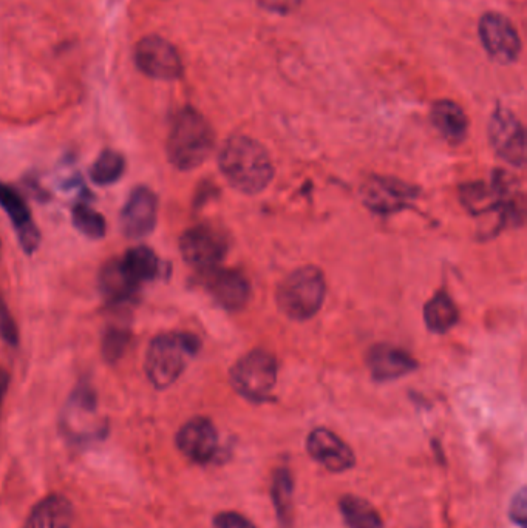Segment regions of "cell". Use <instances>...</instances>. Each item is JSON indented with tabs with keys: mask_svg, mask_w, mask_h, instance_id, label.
<instances>
[{
	"mask_svg": "<svg viewBox=\"0 0 527 528\" xmlns=\"http://www.w3.org/2000/svg\"><path fill=\"white\" fill-rule=\"evenodd\" d=\"M73 224L85 237L101 240L106 235L107 224L104 217L87 204H76L72 210Z\"/></svg>",
	"mask_w": 527,
	"mask_h": 528,
	"instance_id": "25",
	"label": "cell"
},
{
	"mask_svg": "<svg viewBox=\"0 0 527 528\" xmlns=\"http://www.w3.org/2000/svg\"><path fill=\"white\" fill-rule=\"evenodd\" d=\"M99 288L109 302L123 303L133 297L140 285L130 278L121 260H113L102 268Z\"/></svg>",
	"mask_w": 527,
	"mask_h": 528,
	"instance_id": "19",
	"label": "cell"
},
{
	"mask_svg": "<svg viewBox=\"0 0 527 528\" xmlns=\"http://www.w3.org/2000/svg\"><path fill=\"white\" fill-rule=\"evenodd\" d=\"M509 515L515 524L521 525V527L526 524V491H524V488H521L517 495L514 496V499H512Z\"/></svg>",
	"mask_w": 527,
	"mask_h": 528,
	"instance_id": "28",
	"label": "cell"
},
{
	"mask_svg": "<svg viewBox=\"0 0 527 528\" xmlns=\"http://www.w3.org/2000/svg\"><path fill=\"white\" fill-rule=\"evenodd\" d=\"M0 207L7 212L11 223L16 227L17 238L27 254H33L39 246L38 227L31 218L30 207L24 197L8 184L0 183Z\"/></svg>",
	"mask_w": 527,
	"mask_h": 528,
	"instance_id": "14",
	"label": "cell"
},
{
	"mask_svg": "<svg viewBox=\"0 0 527 528\" xmlns=\"http://www.w3.org/2000/svg\"><path fill=\"white\" fill-rule=\"evenodd\" d=\"M480 38L490 58L501 64L517 61L521 51L520 36L514 24L503 14L487 13L483 16Z\"/></svg>",
	"mask_w": 527,
	"mask_h": 528,
	"instance_id": "10",
	"label": "cell"
},
{
	"mask_svg": "<svg viewBox=\"0 0 527 528\" xmlns=\"http://www.w3.org/2000/svg\"><path fill=\"white\" fill-rule=\"evenodd\" d=\"M489 139L493 150L506 163L523 167L526 163V135L514 113L507 109L495 110L489 122Z\"/></svg>",
	"mask_w": 527,
	"mask_h": 528,
	"instance_id": "8",
	"label": "cell"
},
{
	"mask_svg": "<svg viewBox=\"0 0 527 528\" xmlns=\"http://www.w3.org/2000/svg\"><path fill=\"white\" fill-rule=\"evenodd\" d=\"M432 121L442 138L450 143H461L466 138L469 122L464 110L455 102H436L432 109Z\"/></svg>",
	"mask_w": 527,
	"mask_h": 528,
	"instance_id": "18",
	"label": "cell"
},
{
	"mask_svg": "<svg viewBox=\"0 0 527 528\" xmlns=\"http://www.w3.org/2000/svg\"><path fill=\"white\" fill-rule=\"evenodd\" d=\"M8 385H10V376L2 366H0V400L4 399L5 393H7Z\"/></svg>",
	"mask_w": 527,
	"mask_h": 528,
	"instance_id": "31",
	"label": "cell"
},
{
	"mask_svg": "<svg viewBox=\"0 0 527 528\" xmlns=\"http://www.w3.org/2000/svg\"><path fill=\"white\" fill-rule=\"evenodd\" d=\"M362 200L376 214L390 215L407 209L415 201V187L388 176H370L361 189Z\"/></svg>",
	"mask_w": 527,
	"mask_h": 528,
	"instance_id": "9",
	"label": "cell"
},
{
	"mask_svg": "<svg viewBox=\"0 0 527 528\" xmlns=\"http://www.w3.org/2000/svg\"><path fill=\"white\" fill-rule=\"evenodd\" d=\"M277 382V362L268 351H251L231 369V383L251 402L268 399Z\"/></svg>",
	"mask_w": 527,
	"mask_h": 528,
	"instance_id": "5",
	"label": "cell"
},
{
	"mask_svg": "<svg viewBox=\"0 0 527 528\" xmlns=\"http://www.w3.org/2000/svg\"><path fill=\"white\" fill-rule=\"evenodd\" d=\"M200 351V340L186 332H170L155 337L146 354V376L157 390L174 385L186 369L187 362Z\"/></svg>",
	"mask_w": 527,
	"mask_h": 528,
	"instance_id": "3",
	"label": "cell"
},
{
	"mask_svg": "<svg viewBox=\"0 0 527 528\" xmlns=\"http://www.w3.org/2000/svg\"><path fill=\"white\" fill-rule=\"evenodd\" d=\"M215 528H255V525L245 516L235 512L218 513L214 518Z\"/></svg>",
	"mask_w": 527,
	"mask_h": 528,
	"instance_id": "27",
	"label": "cell"
},
{
	"mask_svg": "<svg viewBox=\"0 0 527 528\" xmlns=\"http://www.w3.org/2000/svg\"><path fill=\"white\" fill-rule=\"evenodd\" d=\"M129 342L130 334L126 328L112 326V328L104 332V337H102V356H104L107 362H118L124 356Z\"/></svg>",
	"mask_w": 527,
	"mask_h": 528,
	"instance_id": "26",
	"label": "cell"
},
{
	"mask_svg": "<svg viewBox=\"0 0 527 528\" xmlns=\"http://www.w3.org/2000/svg\"><path fill=\"white\" fill-rule=\"evenodd\" d=\"M340 513L350 528H382V518L378 510L357 496H345L339 502Z\"/></svg>",
	"mask_w": 527,
	"mask_h": 528,
	"instance_id": "22",
	"label": "cell"
},
{
	"mask_svg": "<svg viewBox=\"0 0 527 528\" xmlns=\"http://www.w3.org/2000/svg\"><path fill=\"white\" fill-rule=\"evenodd\" d=\"M121 263L136 285L155 280L160 274V260L157 254L147 246H136V248L129 249L121 258Z\"/></svg>",
	"mask_w": 527,
	"mask_h": 528,
	"instance_id": "20",
	"label": "cell"
},
{
	"mask_svg": "<svg viewBox=\"0 0 527 528\" xmlns=\"http://www.w3.org/2000/svg\"><path fill=\"white\" fill-rule=\"evenodd\" d=\"M306 448L317 464L333 473H344L356 464V456L350 445L327 428L311 431Z\"/></svg>",
	"mask_w": 527,
	"mask_h": 528,
	"instance_id": "12",
	"label": "cell"
},
{
	"mask_svg": "<svg viewBox=\"0 0 527 528\" xmlns=\"http://www.w3.org/2000/svg\"><path fill=\"white\" fill-rule=\"evenodd\" d=\"M368 366L374 379L393 380L407 376L416 369V360L410 354L390 345H378L368 354Z\"/></svg>",
	"mask_w": 527,
	"mask_h": 528,
	"instance_id": "16",
	"label": "cell"
},
{
	"mask_svg": "<svg viewBox=\"0 0 527 528\" xmlns=\"http://www.w3.org/2000/svg\"><path fill=\"white\" fill-rule=\"evenodd\" d=\"M0 334L4 336V339L7 340L8 343H11V345H16V326H14V322L11 320L10 314H8L7 309L4 308L2 303H0Z\"/></svg>",
	"mask_w": 527,
	"mask_h": 528,
	"instance_id": "29",
	"label": "cell"
},
{
	"mask_svg": "<svg viewBox=\"0 0 527 528\" xmlns=\"http://www.w3.org/2000/svg\"><path fill=\"white\" fill-rule=\"evenodd\" d=\"M424 320L430 331L444 334L458 322V309L446 292H439L425 305Z\"/></svg>",
	"mask_w": 527,
	"mask_h": 528,
	"instance_id": "21",
	"label": "cell"
},
{
	"mask_svg": "<svg viewBox=\"0 0 527 528\" xmlns=\"http://www.w3.org/2000/svg\"><path fill=\"white\" fill-rule=\"evenodd\" d=\"M157 218V195L149 187L140 186L130 193L119 221H121V229L126 237L140 240L152 234Z\"/></svg>",
	"mask_w": 527,
	"mask_h": 528,
	"instance_id": "11",
	"label": "cell"
},
{
	"mask_svg": "<svg viewBox=\"0 0 527 528\" xmlns=\"http://www.w3.org/2000/svg\"><path fill=\"white\" fill-rule=\"evenodd\" d=\"M135 62L144 75L161 81H172L183 73V62L177 48L160 36H147L138 42Z\"/></svg>",
	"mask_w": 527,
	"mask_h": 528,
	"instance_id": "7",
	"label": "cell"
},
{
	"mask_svg": "<svg viewBox=\"0 0 527 528\" xmlns=\"http://www.w3.org/2000/svg\"><path fill=\"white\" fill-rule=\"evenodd\" d=\"M220 170L234 189L243 193L263 192L274 176L268 150L248 136H232L221 147Z\"/></svg>",
	"mask_w": 527,
	"mask_h": 528,
	"instance_id": "1",
	"label": "cell"
},
{
	"mask_svg": "<svg viewBox=\"0 0 527 528\" xmlns=\"http://www.w3.org/2000/svg\"><path fill=\"white\" fill-rule=\"evenodd\" d=\"M177 447L189 461L208 464L218 450V434L211 420L195 417L180 428Z\"/></svg>",
	"mask_w": 527,
	"mask_h": 528,
	"instance_id": "13",
	"label": "cell"
},
{
	"mask_svg": "<svg viewBox=\"0 0 527 528\" xmlns=\"http://www.w3.org/2000/svg\"><path fill=\"white\" fill-rule=\"evenodd\" d=\"M180 252L183 260L201 272L217 269L228 252V241L215 227H191L180 238Z\"/></svg>",
	"mask_w": 527,
	"mask_h": 528,
	"instance_id": "6",
	"label": "cell"
},
{
	"mask_svg": "<svg viewBox=\"0 0 527 528\" xmlns=\"http://www.w3.org/2000/svg\"><path fill=\"white\" fill-rule=\"evenodd\" d=\"M272 502L276 507L279 521L283 527L289 528L293 524L294 481L293 474L286 468H279L272 479Z\"/></svg>",
	"mask_w": 527,
	"mask_h": 528,
	"instance_id": "23",
	"label": "cell"
},
{
	"mask_svg": "<svg viewBox=\"0 0 527 528\" xmlns=\"http://www.w3.org/2000/svg\"><path fill=\"white\" fill-rule=\"evenodd\" d=\"M126 160L121 153L104 150L90 169V178L98 186H110L124 175Z\"/></svg>",
	"mask_w": 527,
	"mask_h": 528,
	"instance_id": "24",
	"label": "cell"
},
{
	"mask_svg": "<svg viewBox=\"0 0 527 528\" xmlns=\"http://www.w3.org/2000/svg\"><path fill=\"white\" fill-rule=\"evenodd\" d=\"M75 508L65 496L53 493L34 505L27 518V528H72Z\"/></svg>",
	"mask_w": 527,
	"mask_h": 528,
	"instance_id": "17",
	"label": "cell"
},
{
	"mask_svg": "<svg viewBox=\"0 0 527 528\" xmlns=\"http://www.w3.org/2000/svg\"><path fill=\"white\" fill-rule=\"evenodd\" d=\"M208 274V289L212 297L228 311H238L248 303L251 286L248 280L237 271L214 269Z\"/></svg>",
	"mask_w": 527,
	"mask_h": 528,
	"instance_id": "15",
	"label": "cell"
},
{
	"mask_svg": "<svg viewBox=\"0 0 527 528\" xmlns=\"http://www.w3.org/2000/svg\"><path fill=\"white\" fill-rule=\"evenodd\" d=\"M214 130L201 113L187 107L175 116L167 138V158L178 170H194L214 149Z\"/></svg>",
	"mask_w": 527,
	"mask_h": 528,
	"instance_id": "2",
	"label": "cell"
},
{
	"mask_svg": "<svg viewBox=\"0 0 527 528\" xmlns=\"http://www.w3.org/2000/svg\"><path fill=\"white\" fill-rule=\"evenodd\" d=\"M327 295V283L322 272L314 266L297 269L280 283L277 305L289 319H311L322 308Z\"/></svg>",
	"mask_w": 527,
	"mask_h": 528,
	"instance_id": "4",
	"label": "cell"
},
{
	"mask_svg": "<svg viewBox=\"0 0 527 528\" xmlns=\"http://www.w3.org/2000/svg\"><path fill=\"white\" fill-rule=\"evenodd\" d=\"M262 2L272 10H293L300 0H262Z\"/></svg>",
	"mask_w": 527,
	"mask_h": 528,
	"instance_id": "30",
	"label": "cell"
}]
</instances>
